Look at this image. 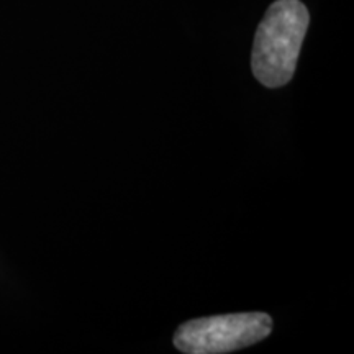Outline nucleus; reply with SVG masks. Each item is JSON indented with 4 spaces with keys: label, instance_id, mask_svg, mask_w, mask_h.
I'll return each instance as SVG.
<instances>
[{
    "label": "nucleus",
    "instance_id": "1",
    "mask_svg": "<svg viewBox=\"0 0 354 354\" xmlns=\"http://www.w3.org/2000/svg\"><path fill=\"white\" fill-rule=\"evenodd\" d=\"M308 24V10L300 0H276L268 8L251 55L253 74L263 86L276 88L290 81Z\"/></svg>",
    "mask_w": 354,
    "mask_h": 354
},
{
    "label": "nucleus",
    "instance_id": "2",
    "mask_svg": "<svg viewBox=\"0 0 354 354\" xmlns=\"http://www.w3.org/2000/svg\"><path fill=\"white\" fill-rule=\"evenodd\" d=\"M271 331L272 318L268 313H228L183 323L174 335V344L187 354H223L263 342Z\"/></svg>",
    "mask_w": 354,
    "mask_h": 354
}]
</instances>
